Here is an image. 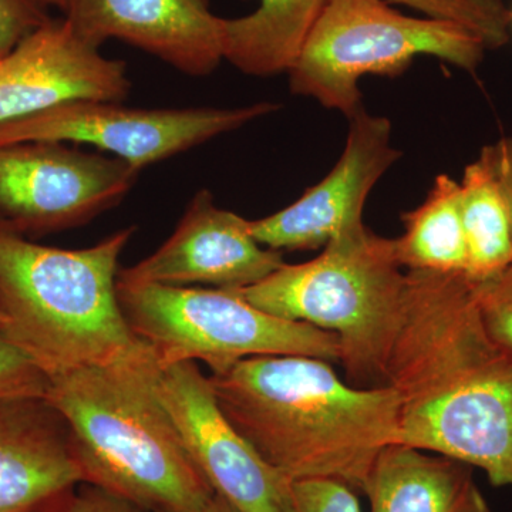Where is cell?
<instances>
[{
	"mask_svg": "<svg viewBox=\"0 0 512 512\" xmlns=\"http://www.w3.org/2000/svg\"><path fill=\"white\" fill-rule=\"evenodd\" d=\"M39 2H42L46 8L47 6H52V8L59 9L64 15V13L67 12V9H69L70 2H72V0H39Z\"/></svg>",
	"mask_w": 512,
	"mask_h": 512,
	"instance_id": "83f0119b",
	"label": "cell"
},
{
	"mask_svg": "<svg viewBox=\"0 0 512 512\" xmlns=\"http://www.w3.org/2000/svg\"><path fill=\"white\" fill-rule=\"evenodd\" d=\"M126 63L109 59L66 18L50 19L0 59V124L76 100L123 101Z\"/></svg>",
	"mask_w": 512,
	"mask_h": 512,
	"instance_id": "8fae6325",
	"label": "cell"
},
{
	"mask_svg": "<svg viewBox=\"0 0 512 512\" xmlns=\"http://www.w3.org/2000/svg\"><path fill=\"white\" fill-rule=\"evenodd\" d=\"M384 383L399 397V444L512 487V362L485 333L466 274L407 272Z\"/></svg>",
	"mask_w": 512,
	"mask_h": 512,
	"instance_id": "6da1fadb",
	"label": "cell"
},
{
	"mask_svg": "<svg viewBox=\"0 0 512 512\" xmlns=\"http://www.w3.org/2000/svg\"><path fill=\"white\" fill-rule=\"evenodd\" d=\"M187 512H241L235 505L229 503L227 498L222 497L221 494L215 493L208 503L202 505L194 511Z\"/></svg>",
	"mask_w": 512,
	"mask_h": 512,
	"instance_id": "4316f807",
	"label": "cell"
},
{
	"mask_svg": "<svg viewBox=\"0 0 512 512\" xmlns=\"http://www.w3.org/2000/svg\"><path fill=\"white\" fill-rule=\"evenodd\" d=\"M282 264V252L256 241L251 221L222 210L210 191L200 190L173 235L153 255L119 271L117 279L128 284L242 289L258 284Z\"/></svg>",
	"mask_w": 512,
	"mask_h": 512,
	"instance_id": "4fadbf2b",
	"label": "cell"
},
{
	"mask_svg": "<svg viewBox=\"0 0 512 512\" xmlns=\"http://www.w3.org/2000/svg\"><path fill=\"white\" fill-rule=\"evenodd\" d=\"M49 377L0 330V399L46 397Z\"/></svg>",
	"mask_w": 512,
	"mask_h": 512,
	"instance_id": "7402d4cb",
	"label": "cell"
},
{
	"mask_svg": "<svg viewBox=\"0 0 512 512\" xmlns=\"http://www.w3.org/2000/svg\"><path fill=\"white\" fill-rule=\"evenodd\" d=\"M57 512H151L127 498L92 484H80Z\"/></svg>",
	"mask_w": 512,
	"mask_h": 512,
	"instance_id": "d4e9b609",
	"label": "cell"
},
{
	"mask_svg": "<svg viewBox=\"0 0 512 512\" xmlns=\"http://www.w3.org/2000/svg\"><path fill=\"white\" fill-rule=\"evenodd\" d=\"M362 493L370 512H493L473 467L403 444L384 448Z\"/></svg>",
	"mask_w": 512,
	"mask_h": 512,
	"instance_id": "2e32d148",
	"label": "cell"
},
{
	"mask_svg": "<svg viewBox=\"0 0 512 512\" xmlns=\"http://www.w3.org/2000/svg\"><path fill=\"white\" fill-rule=\"evenodd\" d=\"M460 207L468 255L466 275L480 282L500 274L512 264V238L491 146L484 147L464 170Z\"/></svg>",
	"mask_w": 512,
	"mask_h": 512,
	"instance_id": "d6986e66",
	"label": "cell"
},
{
	"mask_svg": "<svg viewBox=\"0 0 512 512\" xmlns=\"http://www.w3.org/2000/svg\"><path fill=\"white\" fill-rule=\"evenodd\" d=\"M158 393L215 493L241 512H293L291 481L266 464L229 423L197 363L163 367Z\"/></svg>",
	"mask_w": 512,
	"mask_h": 512,
	"instance_id": "30bf717a",
	"label": "cell"
},
{
	"mask_svg": "<svg viewBox=\"0 0 512 512\" xmlns=\"http://www.w3.org/2000/svg\"><path fill=\"white\" fill-rule=\"evenodd\" d=\"M50 19L39 0H0V59Z\"/></svg>",
	"mask_w": 512,
	"mask_h": 512,
	"instance_id": "cb8c5ba5",
	"label": "cell"
},
{
	"mask_svg": "<svg viewBox=\"0 0 512 512\" xmlns=\"http://www.w3.org/2000/svg\"><path fill=\"white\" fill-rule=\"evenodd\" d=\"M328 0H259L248 16L224 19V60L251 76L288 73Z\"/></svg>",
	"mask_w": 512,
	"mask_h": 512,
	"instance_id": "e0dca14e",
	"label": "cell"
},
{
	"mask_svg": "<svg viewBox=\"0 0 512 512\" xmlns=\"http://www.w3.org/2000/svg\"><path fill=\"white\" fill-rule=\"evenodd\" d=\"M229 423L295 483L335 480L362 491L384 448L399 444L393 387H357L328 360L256 356L208 376Z\"/></svg>",
	"mask_w": 512,
	"mask_h": 512,
	"instance_id": "7a4b0ae2",
	"label": "cell"
},
{
	"mask_svg": "<svg viewBox=\"0 0 512 512\" xmlns=\"http://www.w3.org/2000/svg\"><path fill=\"white\" fill-rule=\"evenodd\" d=\"M404 234L393 238L402 268L437 274H467L468 255L461 220L460 183L447 174L434 181L426 201L403 214Z\"/></svg>",
	"mask_w": 512,
	"mask_h": 512,
	"instance_id": "ac0fdd59",
	"label": "cell"
},
{
	"mask_svg": "<svg viewBox=\"0 0 512 512\" xmlns=\"http://www.w3.org/2000/svg\"><path fill=\"white\" fill-rule=\"evenodd\" d=\"M423 13L426 18L448 20L473 30L487 49L503 47L510 39L511 10L503 0H386Z\"/></svg>",
	"mask_w": 512,
	"mask_h": 512,
	"instance_id": "ffe728a7",
	"label": "cell"
},
{
	"mask_svg": "<svg viewBox=\"0 0 512 512\" xmlns=\"http://www.w3.org/2000/svg\"><path fill=\"white\" fill-rule=\"evenodd\" d=\"M80 484L63 414L46 397H2L0 512H57Z\"/></svg>",
	"mask_w": 512,
	"mask_h": 512,
	"instance_id": "9a60e30c",
	"label": "cell"
},
{
	"mask_svg": "<svg viewBox=\"0 0 512 512\" xmlns=\"http://www.w3.org/2000/svg\"><path fill=\"white\" fill-rule=\"evenodd\" d=\"M483 39L458 23L403 15L386 0H328L289 69L293 94L352 119L363 110L359 80L397 77L419 56L467 72L483 60Z\"/></svg>",
	"mask_w": 512,
	"mask_h": 512,
	"instance_id": "8992f818",
	"label": "cell"
},
{
	"mask_svg": "<svg viewBox=\"0 0 512 512\" xmlns=\"http://www.w3.org/2000/svg\"><path fill=\"white\" fill-rule=\"evenodd\" d=\"M402 269L393 238L373 234L362 221L330 239L318 258L284 262L258 284L234 291L276 318L333 333L346 382L383 386L406 302Z\"/></svg>",
	"mask_w": 512,
	"mask_h": 512,
	"instance_id": "5b68a950",
	"label": "cell"
},
{
	"mask_svg": "<svg viewBox=\"0 0 512 512\" xmlns=\"http://www.w3.org/2000/svg\"><path fill=\"white\" fill-rule=\"evenodd\" d=\"M293 512H362L356 491L335 480L292 483Z\"/></svg>",
	"mask_w": 512,
	"mask_h": 512,
	"instance_id": "603a6c76",
	"label": "cell"
},
{
	"mask_svg": "<svg viewBox=\"0 0 512 512\" xmlns=\"http://www.w3.org/2000/svg\"><path fill=\"white\" fill-rule=\"evenodd\" d=\"M278 109L268 101L239 109H133L121 101L76 100L0 124V147L86 144L143 170Z\"/></svg>",
	"mask_w": 512,
	"mask_h": 512,
	"instance_id": "ba28073f",
	"label": "cell"
},
{
	"mask_svg": "<svg viewBox=\"0 0 512 512\" xmlns=\"http://www.w3.org/2000/svg\"><path fill=\"white\" fill-rule=\"evenodd\" d=\"M350 120L345 151L332 171L298 201L251 221L259 244L275 251H313L349 225L363 221L370 191L400 158L392 146V124L365 109Z\"/></svg>",
	"mask_w": 512,
	"mask_h": 512,
	"instance_id": "7c38bea8",
	"label": "cell"
},
{
	"mask_svg": "<svg viewBox=\"0 0 512 512\" xmlns=\"http://www.w3.org/2000/svg\"><path fill=\"white\" fill-rule=\"evenodd\" d=\"M161 369L140 340L110 362L49 376L46 399L69 423L83 483L151 512L194 511L215 490L161 402Z\"/></svg>",
	"mask_w": 512,
	"mask_h": 512,
	"instance_id": "3957f363",
	"label": "cell"
},
{
	"mask_svg": "<svg viewBox=\"0 0 512 512\" xmlns=\"http://www.w3.org/2000/svg\"><path fill=\"white\" fill-rule=\"evenodd\" d=\"M511 26H512V10H511Z\"/></svg>",
	"mask_w": 512,
	"mask_h": 512,
	"instance_id": "f546056e",
	"label": "cell"
},
{
	"mask_svg": "<svg viewBox=\"0 0 512 512\" xmlns=\"http://www.w3.org/2000/svg\"><path fill=\"white\" fill-rule=\"evenodd\" d=\"M63 16L94 46L121 40L188 76L224 60V18L210 0H72Z\"/></svg>",
	"mask_w": 512,
	"mask_h": 512,
	"instance_id": "5bb4252c",
	"label": "cell"
},
{
	"mask_svg": "<svg viewBox=\"0 0 512 512\" xmlns=\"http://www.w3.org/2000/svg\"><path fill=\"white\" fill-rule=\"evenodd\" d=\"M136 229L63 249L0 221V309L8 318L2 332L47 377L110 362L140 342L117 298L120 256Z\"/></svg>",
	"mask_w": 512,
	"mask_h": 512,
	"instance_id": "277c9868",
	"label": "cell"
},
{
	"mask_svg": "<svg viewBox=\"0 0 512 512\" xmlns=\"http://www.w3.org/2000/svg\"><path fill=\"white\" fill-rule=\"evenodd\" d=\"M491 151H493L495 175L507 205L512 238V137L501 138L498 143L491 146Z\"/></svg>",
	"mask_w": 512,
	"mask_h": 512,
	"instance_id": "484cf974",
	"label": "cell"
},
{
	"mask_svg": "<svg viewBox=\"0 0 512 512\" xmlns=\"http://www.w3.org/2000/svg\"><path fill=\"white\" fill-rule=\"evenodd\" d=\"M6 325H8V318H6L5 313L0 309V330L5 329Z\"/></svg>",
	"mask_w": 512,
	"mask_h": 512,
	"instance_id": "f1b7e54d",
	"label": "cell"
},
{
	"mask_svg": "<svg viewBox=\"0 0 512 512\" xmlns=\"http://www.w3.org/2000/svg\"><path fill=\"white\" fill-rule=\"evenodd\" d=\"M478 313L495 348L512 362V264L500 274L476 282Z\"/></svg>",
	"mask_w": 512,
	"mask_h": 512,
	"instance_id": "44dd1931",
	"label": "cell"
},
{
	"mask_svg": "<svg viewBox=\"0 0 512 512\" xmlns=\"http://www.w3.org/2000/svg\"><path fill=\"white\" fill-rule=\"evenodd\" d=\"M140 171L67 143L0 147V221L26 237L82 227L120 204Z\"/></svg>",
	"mask_w": 512,
	"mask_h": 512,
	"instance_id": "9c48e42d",
	"label": "cell"
},
{
	"mask_svg": "<svg viewBox=\"0 0 512 512\" xmlns=\"http://www.w3.org/2000/svg\"><path fill=\"white\" fill-rule=\"evenodd\" d=\"M117 298L131 333L154 350L161 367L201 360L218 373L256 356L339 360L336 335L269 315L234 289L117 279Z\"/></svg>",
	"mask_w": 512,
	"mask_h": 512,
	"instance_id": "52a82bcc",
	"label": "cell"
}]
</instances>
